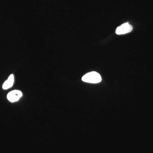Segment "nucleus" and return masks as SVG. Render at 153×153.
I'll use <instances>...</instances> for the list:
<instances>
[{"instance_id": "f257e3e1", "label": "nucleus", "mask_w": 153, "mask_h": 153, "mask_svg": "<svg viewBox=\"0 0 153 153\" xmlns=\"http://www.w3.org/2000/svg\"><path fill=\"white\" fill-rule=\"evenodd\" d=\"M82 81L85 82L97 83L101 82L102 78L100 74L97 72L91 71L85 74L82 76Z\"/></svg>"}, {"instance_id": "f03ea898", "label": "nucleus", "mask_w": 153, "mask_h": 153, "mask_svg": "<svg viewBox=\"0 0 153 153\" xmlns=\"http://www.w3.org/2000/svg\"><path fill=\"white\" fill-rule=\"evenodd\" d=\"M132 30V26L128 23H126L118 27L116 30L115 33L117 35H123L130 33Z\"/></svg>"}, {"instance_id": "7ed1b4c3", "label": "nucleus", "mask_w": 153, "mask_h": 153, "mask_svg": "<svg viewBox=\"0 0 153 153\" xmlns=\"http://www.w3.org/2000/svg\"><path fill=\"white\" fill-rule=\"evenodd\" d=\"M22 91L18 90L12 91L8 94L7 98L10 102H14L18 101L22 96Z\"/></svg>"}, {"instance_id": "20e7f679", "label": "nucleus", "mask_w": 153, "mask_h": 153, "mask_svg": "<svg viewBox=\"0 0 153 153\" xmlns=\"http://www.w3.org/2000/svg\"><path fill=\"white\" fill-rule=\"evenodd\" d=\"M14 82V76L13 74H11L9 76L7 79L5 81L3 85V88L4 89H7L10 88L13 85Z\"/></svg>"}]
</instances>
